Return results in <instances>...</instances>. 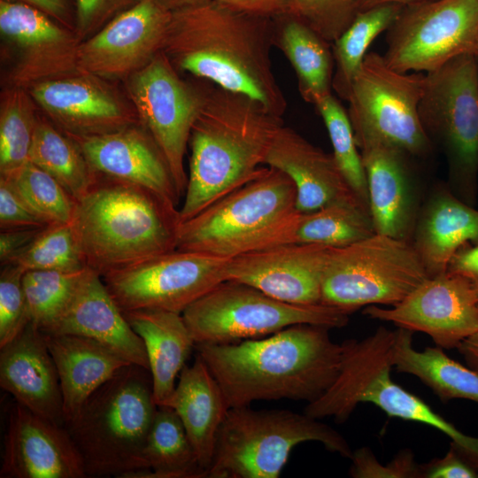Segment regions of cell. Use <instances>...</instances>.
<instances>
[{
	"label": "cell",
	"instance_id": "1",
	"mask_svg": "<svg viewBox=\"0 0 478 478\" xmlns=\"http://www.w3.org/2000/svg\"><path fill=\"white\" fill-rule=\"evenodd\" d=\"M274 18L212 0L171 12L162 51L179 73L243 94L282 116L287 100L274 76Z\"/></svg>",
	"mask_w": 478,
	"mask_h": 478
},
{
	"label": "cell",
	"instance_id": "2",
	"mask_svg": "<svg viewBox=\"0 0 478 478\" xmlns=\"http://www.w3.org/2000/svg\"><path fill=\"white\" fill-rule=\"evenodd\" d=\"M330 329L297 324L263 337L195 348L219 383L227 408L283 398L311 403L339 373L342 345L331 339Z\"/></svg>",
	"mask_w": 478,
	"mask_h": 478
},
{
	"label": "cell",
	"instance_id": "3",
	"mask_svg": "<svg viewBox=\"0 0 478 478\" xmlns=\"http://www.w3.org/2000/svg\"><path fill=\"white\" fill-rule=\"evenodd\" d=\"M281 116L243 94L206 81L190 137L180 224L260 175Z\"/></svg>",
	"mask_w": 478,
	"mask_h": 478
},
{
	"label": "cell",
	"instance_id": "4",
	"mask_svg": "<svg viewBox=\"0 0 478 478\" xmlns=\"http://www.w3.org/2000/svg\"><path fill=\"white\" fill-rule=\"evenodd\" d=\"M87 266L101 276L176 249L179 208L157 192L98 174L71 221Z\"/></svg>",
	"mask_w": 478,
	"mask_h": 478
},
{
	"label": "cell",
	"instance_id": "5",
	"mask_svg": "<svg viewBox=\"0 0 478 478\" xmlns=\"http://www.w3.org/2000/svg\"><path fill=\"white\" fill-rule=\"evenodd\" d=\"M158 405L149 368H120L65 424L87 477L129 478L144 469L143 449Z\"/></svg>",
	"mask_w": 478,
	"mask_h": 478
},
{
	"label": "cell",
	"instance_id": "6",
	"mask_svg": "<svg viewBox=\"0 0 478 478\" xmlns=\"http://www.w3.org/2000/svg\"><path fill=\"white\" fill-rule=\"evenodd\" d=\"M297 190L281 170L257 178L179 225L176 249L232 258L288 243L300 213Z\"/></svg>",
	"mask_w": 478,
	"mask_h": 478
},
{
	"label": "cell",
	"instance_id": "7",
	"mask_svg": "<svg viewBox=\"0 0 478 478\" xmlns=\"http://www.w3.org/2000/svg\"><path fill=\"white\" fill-rule=\"evenodd\" d=\"M396 330L378 328L362 339H347L342 345L338 375L305 413L315 419L332 417L346 421L358 404L376 405L389 418L434 428L451 440L472 461L478 463V437L467 436L436 412L425 401L391 378Z\"/></svg>",
	"mask_w": 478,
	"mask_h": 478
},
{
	"label": "cell",
	"instance_id": "8",
	"mask_svg": "<svg viewBox=\"0 0 478 478\" xmlns=\"http://www.w3.org/2000/svg\"><path fill=\"white\" fill-rule=\"evenodd\" d=\"M305 442H318L350 459L353 453L337 430L305 412L250 405L228 408L217 434L208 477L277 478L292 450Z\"/></svg>",
	"mask_w": 478,
	"mask_h": 478
},
{
	"label": "cell",
	"instance_id": "9",
	"mask_svg": "<svg viewBox=\"0 0 478 478\" xmlns=\"http://www.w3.org/2000/svg\"><path fill=\"white\" fill-rule=\"evenodd\" d=\"M429 275L409 241L374 234L330 247L320 304L347 314L368 305H396Z\"/></svg>",
	"mask_w": 478,
	"mask_h": 478
},
{
	"label": "cell",
	"instance_id": "10",
	"mask_svg": "<svg viewBox=\"0 0 478 478\" xmlns=\"http://www.w3.org/2000/svg\"><path fill=\"white\" fill-rule=\"evenodd\" d=\"M181 314L195 344L237 343L297 324L343 328L349 320V314L335 308L286 303L230 279L216 285Z\"/></svg>",
	"mask_w": 478,
	"mask_h": 478
},
{
	"label": "cell",
	"instance_id": "11",
	"mask_svg": "<svg viewBox=\"0 0 478 478\" xmlns=\"http://www.w3.org/2000/svg\"><path fill=\"white\" fill-rule=\"evenodd\" d=\"M419 115L429 139L439 140L459 197L473 204L478 175V61L453 58L425 73Z\"/></svg>",
	"mask_w": 478,
	"mask_h": 478
},
{
	"label": "cell",
	"instance_id": "12",
	"mask_svg": "<svg viewBox=\"0 0 478 478\" xmlns=\"http://www.w3.org/2000/svg\"><path fill=\"white\" fill-rule=\"evenodd\" d=\"M424 84L425 73L397 72L383 56L367 53L347 97L355 139L374 137L407 155L428 154L431 140L419 115Z\"/></svg>",
	"mask_w": 478,
	"mask_h": 478
},
{
	"label": "cell",
	"instance_id": "13",
	"mask_svg": "<svg viewBox=\"0 0 478 478\" xmlns=\"http://www.w3.org/2000/svg\"><path fill=\"white\" fill-rule=\"evenodd\" d=\"M478 0H427L408 4L388 28L383 58L400 73H430L474 54Z\"/></svg>",
	"mask_w": 478,
	"mask_h": 478
},
{
	"label": "cell",
	"instance_id": "14",
	"mask_svg": "<svg viewBox=\"0 0 478 478\" xmlns=\"http://www.w3.org/2000/svg\"><path fill=\"white\" fill-rule=\"evenodd\" d=\"M230 258L173 250L102 275L122 312L160 309L178 313L227 280Z\"/></svg>",
	"mask_w": 478,
	"mask_h": 478
},
{
	"label": "cell",
	"instance_id": "15",
	"mask_svg": "<svg viewBox=\"0 0 478 478\" xmlns=\"http://www.w3.org/2000/svg\"><path fill=\"white\" fill-rule=\"evenodd\" d=\"M205 83L194 85L183 80L163 51L125 80L126 95L140 124L161 150L181 197L188 183L185 155Z\"/></svg>",
	"mask_w": 478,
	"mask_h": 478
},
{
	"label": "cell",
	"instance_id": "16",
	"mask_svg": "<svg viewBox=\"0 0 478 478\" xmlns=\"http://www.w3.org/2000/svg\"><path fill=\"white\" fill-rule=\"evenodd\" d=\"M0 34L9 58L4 87L29 90L51 79L80 72L75 31L29 4L0 0Z\"/></svg>",
	"mask_w": 478,
	"mask_h": 478
},
{
	"label": "cell",
	"instance_id": "17",
	"mask_svg": "<svg viewBox=\"0 0 478 478\" xmlns=\"http://www.w3.org/2000/svg\"><path fill=\"white\" fill-rule=\"evenodd\" d=\"M363 313L427 334L443 350L457 349L478 331V297L466 278L449 271L427 278L390 308L368 305Z\"/></svg>",
	"mask_w": 478,
	"mask_h": 478
},
{
	"label": "cell",
	"instance_id": "18",
	"mask_svg": "<svg viewBox=\"0 0 478 478\" xmlns=\"http://www.w3.org/2000/svg\"><path fill=\"white\" fill-rule=\"evenodd\" d=\"M28 91L47 118L73 137L103 135L140 124L127 96L93 74L80 71L42 81Z\"/></svg>",
	"mask_w": 478,
	"mask_h": 478
},
{
	"label": "cell",
	"instance_id": "19",
	"mask_svg": "<svg viewBox=\"0 0 478 478\" xmlns=\"http://www.w3.org/2000/svg\"><path fill=\"white\" fill-rule=\"evenodd\" d=\"M170 17L155 0L140 1L80 42L79 70L125 81L162 51Z\"/></svg>",
	"mask_w": 478,
	"mask_h": 478
},
{
	"label": "cell",
	"instance_id": "20",
	"mask_svg": "<svg viewBox=\"0 0 478 478\" xmlns=\"http://www.w3.org/2000/svg\"><path fill=\"white\" fill-rule=\"evenodd\" d=\"M85 477L66 428L15 402L7 413L0 478Z\"/></svg>",
	"mask_w": 478,
	"mask_h": 478
},
{
	"label": "cell",
	"instance_id": "21",
	"mask_svg": "<svg viewBox=\"0 0 478 478\" xmlns=\"http://www.w3.org/2000/svg\"><path fill=\"white\" fill-rule=\"evenodd\" d=\"M329 249L314 243H284L250 251L230 258L227 279L286 303L318 305Z\"/></svg>",
	"mask_w": 478,
	"mask_h": 478
},
{
	"label": "cell",
	"instance_id": "22",
	"mask_svg": "<svg viewBox=\"0 0 478 478\" xmlns=\"http://www.w3.org/2000/svg\"><path fill=\"white\" fill-rule=\"evenodd\" d=\"M42 332L93 339L127 362L149 368L142 338L128 324L102 276L89 267L64 310Z\"/></svg>",
	"mask_w": 478,
	"mask_h": 478
},
{
	"label": "cell",
	"instance_id": "23",
	"mask_svg": "<svg viewBox=\"0 0 478 478\" xmlns=\"http://www.w3.org/2000/svg\"><path fill=\"white\" fill-rule=\"evenodd\" d=\"M0 386L35 414L65 427L58 370L44 334L33 323L0 347Z\"/></svg>",
	"mask_w": 478,
	"mask_h": 478
},
{
	"label": "cell",
	"instance_id": "24",
	"mask_svg": "<svg viewBox=\"0 0 478 478\" xmlns=\"http://www.w3.org/2000/svg\"><path fill=\"white\" fill-rule=\"evenodd\" d=\"M70 137L95 173L140 184L179 205L181 196L169 166L141 124L103 135Z\"/></svg>",
	"mask_w": 478,
	"mask_h": 478
},
{
	"label": "cell",
	"instance_id": "25",
	"mask_svg": "<svg viewBox=\"0 0 478 478\" xmlns=\"http://www.w3.org/2000/svg\"><path fill=\"white\" fill-rule=\"evenodd\" d=\"M366 172L369 212L376 234L409 241L416 223V207L405 156L382 140L355 139Z\"/></svg>",
	"mask_w": 478,
	"mask_h": 478
},
{
	"label": "cell",
	"instance_id": "26",
	"mask_svg": "<svg viewBox=\"0 0 478 478\" xmlns=\"http://www.w3.org/2000/svg\"><path fill=\"white\" fill-rule=\"evenodd\" d=\"M265 165L281 170L292 180L299 212H311L339 199L358 198L333 155L285 125L278 130Z\"/></svg>",
	"mask_w": 478,
	"mask_h": 478
},
{
	"label": "cell",
	"instance_id": "27",
	"mask_svg": "<svg viewBox=\"0 0 478 478\" xmlns=\"http://www.w3.org/2000/svg\"><path fill=\"white\" fill-rule=\"evenodd\" d=\"M412 235V244L429 277L444 273L459 249L478 244V210L440 189L428 201Z\"/></svg>",
	"mask_w": 478,
	"mask_h": 478
},
{
	"label": "cell",
	"instance_id": "28",
	"mask_svg": "<svg viewBox=\"0 0 478 478\" xmlns=\"http://www.w3.org/2000/svg\"><path fill=\"white\" fill-rule=\"evenodd\" d=\"M44 336L59 377L65 424L76 417L96 389L120 368L131 364L88 337L52 334Z\"/></svg>",
	"mask_w": 478,
	"mask_h": 478
},
{
	"label": "cell",
	"instance_id": "29",
	"mask_svg": "<svg viewBox=\"0 0 478 478\" xmlns=\"http://www.w3.org/2000/svg\"><path fill=\"white\" fill-rule=\"evenodd\" d=\"M163 405L179 416L208 477L217 434L228 408L219 383L200 356L197 354L193 364L182 368L173 392Z\"/></svg>",
	"mask_w": 478,
	"mask_h": 478
},
{
	"label": "cell",
	"instance_id": "30",
	"mask_svg": "<svg viewBox=\"0 0 478 478\" xmlns=\"http://www.w3.org/2000/svg\"><path fill=\"white\" fill-rule=\"evenodd\" d=\"M145 346L152 379L154 402L163 405L176 385V379L195 347L181 313L160 309L123 312Z\"/></svg>",
	"mask_w": 478,
	"mask_h": 478
},
{
	"label": "cell",
	"instance_id": "31",
	"mask_svg": "<svg viewBox=\"0 0 478 478\" xmlns=\"http://www.w3.org/2000/svg\"><path fill=\"white\" fill-rule=\"evenodd\" d=\"M275 19L274 46L292 66L302 98L315 105L333 89L335 61L330 42L292 15Z\"/></svg>",
	"mask_w": 478,
	"mask_h": 478
},
{
	"label": "cell",
	"instance_id": "32",
	"mask_svg": "<svg viewBox=\"0 0 478 478\" xmlns=\"http://www.w3.org/2000/svg\"><path fill=\"white\" fill-rule=\"evenodd\" d=\"M412 335L405 328L396 329L394 369L417 377L443 403L453 399L478 403V372L451 358L438 346L415 350Z\"/></svg>",
	"mask_w": 478,
	"mask_h": 478
},
{
	"label": "cell",
	"instance_id": "33",
	"mask_svg": "<svg viewBox=\"0 0 478 478\" xmlns=\"http://www.w3.org/2000/svg\"><path fill=\"white\" fill-rule=\"evenodd\" d=\"M142 458L144 469L129 478L207 477L179 416L166 405L158 406Z\"/></svg>",
	"mask_w": 478,
	"mask_h": 478
},
{
	"label": "cell",
	"instance_id": "34",
	"mask_svg": "<svg viewBox=\"0 0 478 478\" xmlns=\"http://www.w3.org/2000/svg\"><path fill=\"white\" fill-rule=\"evenodd\" d=\"M374 234L369 210L358 198H344L311 212H301L288 243L340 248Z\"/></svg>",
	"mask_w": 478,
	"mask_h": 478
},
{
	"label": "cell",
	"instance_id": "35",
	"mask_svg": "<svg viewBox=\"0 0 478 478\" xmlns=\"http://www.w3.org/2000/svg\"><path fill=\"white\" fill-rule=\"evenodd\" d=\"M29 160L55 178L75 201L88 191L97 176L78 143L48 118L39 115Z\"/></svg>",
	"mask_w": 478,
	"mask_h": 478
},
{
	"label": "cell",
	"instance_id": "36",
	"mask_svg": "<svg viewBox=\"0 0 478 478\" xmlns=\"http://www.w3.org/2000/svg\"><path fill=\"white\" fill-rule=\"evenodd\" d=\"M399 4H382L360 11L351 25L332 43L335 71L332 88L347 100L372 42L396 20L403 9Z\"/></svg>",
	"mask_w": 478,
	"mask_h": 478
},
{
	"label": "cell",
	"instance_id": "37",
	"mask_svg": "<svg viewBox=\"0 0 478 478\" xmlns=\"http://www.w3.org/2000/svg\"><path fill=\"white\" fill-rule=\"evenodd\" d=\"M27 89L4 87L0 101V175L13 173L29 160L38 113Z\"/></svg>",
	"mask_w": 478,
	"mask_h": 478
},
{
	"label": "cell",
	"instance_id": "38",
	"mask_svg": "<svg viewBox=\"0 0 478 478\" xmlns=\"http://www.w3.org/2000/svg\"><path fill=\"white\" fill-rule=\"evenodd\" d=\"M1 177L10 182L25 204L46 225L72 221L74 198L55 178L30 160L9 175Z\"/></svg>",
	"mask_w": 478,
	"mask_h": 478
},
{
	"label": "cell",
	"instance_id": "39",
	"mask_svg": "<svg viewBox=\"0 0 478 478\" xmlns=\"http://www.w3.org/2000/svg\"><path fill=\"white\" fill-rule=\"evenodd\" d=\"M315 107L328 130L335 163L354 194L369 210L366 172L348 112L332 93L320 99Z\"/></svg>",
	"mask_w": 478,
	"mask_h": 478
},
{
	"label": "cell",
	"instance_id": "40",
	"mask_svg": "<svg viewBox=\"0 0 478 478\" xmlns=\"http://www.w3.org/2000/svg\"><path fill=\"white\" fill-rule=\"evenodd\" d=\"M9 264L31 270L80 272L87 264L71 222L45 226L36 238Z\"/></svg>",
	"mask_w": 478,
	"mask_h": 478
},
{
	"label": "cell",
	"instance_id": "41",
	"mask_svg": "<svg viewBox=\"0 0 478 478\" xmlns=\"http://www.w3.org/2000/svg\"><path fill=\"white\" fill-rule=\"evenodd\" d=\"M87 268L74 273L26 271L22 283L29 322L43 331L64 310Z\"/></svg>",
	"mask_w": 478,
	"mask_h": 478
},
{
	"label": "cell",
	"instance_id": "42",
	"mask_svg": "<svg viewBox=\"0 0 478 478\" xmlns=\"http://www.w3.org/2000/svg\"><path fill=\"white\" fill-rule=\"evenodd\" d=\"M361 10V0H290L292 15L333 43Z\"/></svg>",
	"mask_w": 478,
	"mask_h": 478
},
{
	"label": "cell",
	"instance_id": "43",
	"mask_svg": "<svg viewBox=\"0 0 478 478\" xmlns=\"http://www.w3.org/2000/svg\"><path fill=\"white\" fill-rule=\"evenodd\" d=\"M25 271L13 264L1 266L0 274V347L29 322L22 278Z\"/></svg>",
	"mask_w": 478,
	"mask_h": 478
},
{
	"label": "cell",
	"instance_id": "44",
	"mask_svg": "<svg viewBox=\"0 0 478 478\" xmlns=\"http://www.w3.org/2000/svg\"><path fill=\"white\" fill-rule=\"evenodd\" d=\"M350 474L355 478H413L421 477V469L410 450H403L386 466L380 464L368 447L353 451Z\"/></svg>",
	"mask_w": 478,
	"mask_h": 478
},
{
	"label": "cell",
	"instance_id": "45",
	"mask_svg": "<svg viewBox=\"0 0 478 478\" xmlns=\"http://www.w3.org/2000/svg\"><path fill=\"white\" fill-rule=\"evenodd\" d=\"M142 0H74V31L81 41Z\"/></svg>",
	"mask_w": 478,
	"mask_h": 478
},
{
	"label": "cell",
	"instance_id": "46",
	"mask_svg": "<svg viewBox=\"0 0 478 478\" xmlns=\"http://www.w3.org/2000/svg\"><path fill=\"white\" fill-rule=\"evenodd\" d=\"M47 226L17 194L10 182L0 176V228L42 227Z\"/></svg>",
	"mask_w": 478,
	"mask_h": 478
},
{
	"label": "cell",
	"instance_id": "47",
	"mask_svg": "<svg viewBox=\"0 0 478 478\" xmlns=\"http://www.w3.org/2000/svg\"><path fill=\"white\" fill-rule=\"evenodd\" d=\"M421 477L425 478H476L474 463L454 444L441 459L420 466Z\"/></svg>",
	"mask_w": 478,
	"mask_h": 478
},
{
	"label": "cell",
	"instance_id": "48",
	"mask_svg": "<svg viewBox=\"0 0 478 478\" xmlns=\"http://www.w3.org/2000/svg\"><path fill=\"white\" fill-rule=\"evenodd\" d=\"M43 227H19L1 230V266L9 264L20 254L36 238Z\"/></svg>",
	"mask_w": 478,
	"mask_h": 478
},
{
	"label": "cell",
	"instance_id": "49",
	"mask_svg": "<svg viewBox=\"0 0 478 478\" xmlns=\"http://www.w3.org/2000/svg\"><path fill=\"white\" fill-rule=\"evenodd\" d=\"M230 9L268 18L289 14L290 0H212Z\"/></svg>",
	"mask_w": 478,
	"mask_h": 478
},
{
	"label": "cell",
	"instance_id": "50",
	"mask_svg": "<svg viewBox=\"0 0 478 478\" xmlns=\"http://www.w3.org/2000/svg\"><path fill=\"white\" fill-rule=\"evenodd\" d=\"M447 271L466 278L478 297V244H466L452 257Z\"/></svg>",
	"mask_w": 478,
	"mask_h": 478
},
{
	"label": "cell",
	"instance_id": "51",
	"mask_svg": "<svg viewBox=\"0 0 478 478\" xmlns=\"http://www.w3.org/2000/svg\"><path fill=\"white\" fill-rule=\"evenodd\" d=\"M34 6L71 28L68 0H14Z\"/></svg>",
	"mask_w": 478,
	"mask_h": 478
},
{
	"label": "cell",
	"instance_id": "52",
	"mask_svg": "<svg viewBox=\"0 0 478 478\" xmlns=\"http://www.w3.org/2000/svg\"><path fill=\"white\" fill-rule=\"evenodd\" d=\"M457 350L466 366L478 372V331L465 339Z\"/></svg>",
	"mask_w": 478,
	"mask_h": 478
},
{
	"label": "cell",
	"instance_id": "53",
	"mask_svg": "<svg viewBox=\"0 0 478 478\" xmlns=\"http://www.w3.org/2000/svg\"><path fill=\"white\" fill-rule=\"evenodd\" d=\"M159 5L169 12L197 5L211 0H155Z\"/></svg>",
	"mask_w": 478,
	"mask_h": 478
},
{
	"label": "cell",
	"instance_id": "54",
	"mask_svg": "<svg viewBox=\"0 0 478 478\" xmlns=\"http://www.w3.org/2000/svg\"><path fill=\"white\" fill-rule=\"evenodd\" d=\"M427 0H361V10L369 9L374 6L382 5V4H399V5H408L415 3H420Z\"/></svg>",
	"mask_w": 478,
	"mask_h": 478
},
{
	"label": "cell",
	"instance_id": "55",
	"mask_svg": "<svg viewBox=\"0 0 478 478\" xmlns=\"http://www.w3.org/2000/svg\"><path fill=\"white\" fill-rule=\"evenodd\" d=\"M474 57L476 58V59H477V61H478V37H477V41H476V45H475V49H474Z\"/></svg>",
	"mask_w": 478,
	"mask_h": 478
},
{
	"label": "cell",
	"instance_id": "56",
	"mask_svg": "<svg viewBox=\"0 0 478 478\" xmlns=\"http://www.w3.org/2000/svg\"><path fill=\"white\" fill-rule=\"evenodd\" d=\"M475 468H476L477 474H478V465L475 466Z\"/></svg>",
	"mask_w": 478,
	"mask_h": 478
}]
</instances>
